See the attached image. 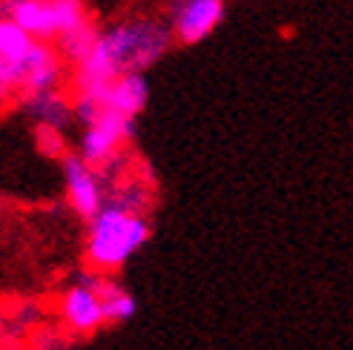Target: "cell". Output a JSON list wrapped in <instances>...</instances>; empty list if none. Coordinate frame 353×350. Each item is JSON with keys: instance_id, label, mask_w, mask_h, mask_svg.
Listing matches in <instances>:
<instances>
[{"instance_id": "1", "label": "cell", "mask_w": 353, "mask_h": 350, "mask_svg": "<svg viewBox=\"0 0 353 350\" xmlns=\"http://www.w3.org/2000/svg\"><path fill=\"white\" fill-rule=\"evenodd\" d=\"M172 41L175 34L170 23H161L155 17H132V21L103 29L92 55L75 66V98H101L121 75L147 72L152 63L167 55Z\"/></svg>"}, {"instance_id": "2", "label": "cell", "mask_w": 353, "mask_h": 350, "mask_svg": "<svg viewBox=\"0 0 353 350\" xmlns=\"http://www.w3.org/2000/svg\"><path fill=\"white\" fill-rule=\"evenodd\" d=\"M150 192L141 184H127L110 192V201L101 213L86 221L83 258L86 267L112 276L144 247L152 227L147 218Z\"/></svg>"}, {"instance_id": "3", "label": "cell", "mask_w": 353, "mask_h": 350, "mask_svg": "<svg viewBox=\"0 0 353 350\" xmlns=\"http://www.w3.org/2000/svg\"><path fill=\"white\" fill-rule=\"evenodd\" d=\"M132 135H135V121L132 118L101 107V115H98L95 124L83 127L78 155L90 167L101 169L103 175H110L112 167L121 161V150L132 141Z\"/></svg>"}, {"instance_id": "4", "label": "cell", "mask_w": 353, "mask_h": 350, "mask_svg": "<svg viewBox=\"0 0 353 350\" xmlns=\"http://www.w3.org/2000/svg\"><path fill=\"white\" fill-rule=\"evenodd\" d=\"M61 169H63V189H66L69 209L78 218L92 221L110 201L107 175L90 167L78 152H66L61 158Z\"/></svg>"}, {"instance_id": "5", "label": "cell", "mask_w": 353, "mask_h": 350, "mask_svg": "<svg viewBox=\"0 0 353 350\" xmlns=\"http://www.w3.org/2000/svg\"><path fill=\"white\" fill-rule=\"evenodd\" d=\"M58 316L66 327V333H72V336H92L107 325L101 296L92 282V270L78 273L75 285H69L63 290L61 302H58Z\"/></svg>"}, {"instance_id": "6", "label": "cell", "mask_w": 353, "mask_h": 350, "mask_svg": "<svg viewBox=\"0 0 353 350\" xmlns=\"http://www.w3.org/2000/svg\"><path fill=\"white\" fill-rule=\"evenodd\" d=\"M63 81V55L49 43L38 41L34 49L26 55L21 69L14 72V81L9 86V98L23 101L29 95H43V92H58Z\"/></svg>"}, {"instance_id": "7", "label": "cell", "mask_w": 353, "mask_h": 350, "mask_svg": "<svg viewBox=\"0 0 353 350\" xmlns=\"http://www.w3.org/2000/svg\"><path fill=\"white\" fill-rule=\"evenodd\" d=\"M224 21V0H172L170 29L181 46L201 43Z\"/></svg>"}, {"instance_id": "8", "label": "cell", "mask_w": 353, "mask_h": 350, "mask_svg": "<svg viewBox=\"0 0 353 350\" xmlns=\"http://www.w3.org/2000/svg\"><path fill=\"white\" fill-rule=\"evenodd\" d=\"M0 9H3V17L23 26L32 38L43 43L58 38L55 3L52 0H0Z\"/></svg>"}, {"instance_id": "9", "label": "cell", "mask_w": 353, "mask_h": 350, "mask_svg": "<svg viewBox=\"0 0 353 350\" xmlns=\"http://www.w3.org/2000/svg\"><path fill=\"white\" fill-rule=\"evenodd\" d=\"M34 43H38V38H32L23 26H17L9 17L0 21V95H3V101L9 95L14 72L21 69L26 55L34 49Z\"/></svg>"}, {"instance_id": "10", "label": "cell", "mask_w": 353, "mask_h": 350, "mask_svg": "<svg viewBox=\"0 0 353 350\" xmlns=\"http://www.w3.org/2000/svg\"><path fill=\"white\" fill-rule=\"evenodd\" d=\"M81 98V95H78ZM90 98V95H86ZM101 107L103 110H112L118 115H127V118H138L144 112L147 101H150V83L144 78V72H130V75H121L107 92L101 98Z\"/></svg>"}, {"instance_id": "11", "label": "cell", "mask_w": 353, "mask_h": 350, "mask_svg": "<svg viewBox=\"0 0 353 350\" xmlns=\"http://www.w3.org/2000/svg\"><path fill=\"white\" fill-rule=\"evenodd\" d=\"M92 282H95V290L101 296V305H103V319L107 325H127L135 319L138 313V302L135 296L118 285L112 276H103V273H95L92 270Z\"/></svg>"}, {"instance_id": "12", "label": "cell", "mask_w": 353, "mask_h": 350, "mask_svg": "<svg viewBox=\"0 0 353 350\" xmlns=\"http://www.w3.org/2000/svg\"><path fill=\"white\" fill-rule=\"evenodd\" d=\"M21 107L38 121V127H52V130H66L75 118V101L58 92H43V95H29L21 101Z\"/></svg>"}, {"instance_id": "13", "label": "cell", "mask_w": 353, "mask_h": 350, "mask_svg": "<svg viewBox=\"0 0 353 350\" xmlns=\"http://www.w3.org/2000/svg\"><path fill=\"white\" fill-rule=\"evenodd\" d=\"M98 38H101V29L90 21V23H83L81 29H75V32L63 34V38H58V52H61V55L69 63L78 66L83 58L92 55V49L98 46Z\"/></svg>"}, {"instance_id": "14", "label": "cell", "mask_w": 353, "mask_h": 350, "mask_svg": "<svg viewBox=\"0 0 353 350\" xmlns=\"http://www.w3.org/2000/svg\"><path fill=\"white\" fill-rule=\"evenodd\" d=\"M55 3V21H58V38L81 29L83 23H90L83 0H52Z\"/></svg>"}, {"instance_id": "15", "label": "cell", "mask_w": 353, "mask_h": 350, "mask_svg": "<svg viewBox=\"0 0 353 350\" xmlns=\"http://www.w3.org/2000/svg\"><path fill=\"white\" fill-rule=\"evenodd\" d=\"M26 350H69V342L63 336V330L41 325L34 333L26 339Z\"/></svg>"}, {"instance_id": "16", "label": "cell", "mask_w": 353, "mask_h": 350, "mask_svg": "<svg viewBox=\"0 0 353 350\" xmlns=\"http://www.w3.org/2000/svg\"><path fill=\"white\" fill-rule=\"evenodd\" d=\"M38 147L46 155H52V158H55V155H58V158H63V155H66L61 130H52V127H38Z\"/></svg>"}]
</instances>
